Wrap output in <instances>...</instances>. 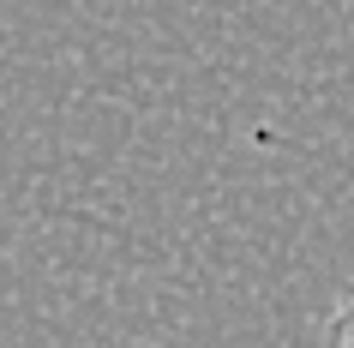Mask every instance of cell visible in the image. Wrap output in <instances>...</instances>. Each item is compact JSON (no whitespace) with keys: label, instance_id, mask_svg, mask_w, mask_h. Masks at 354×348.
<instances>
[{"label":"cell","instance_id":"obj_1","mask_svg":"<svg viewBox=\"0 0 354 348\" xmlns=\"http://www.w3.org/2000/svg\"><path fill=\"white\" fill-rule=\"evenodd\" d=\"M324 348H354V289H348V300L330 312V324H324Z\"/></svg>","mask_w":354,"mask_h":348}]
</instances>
